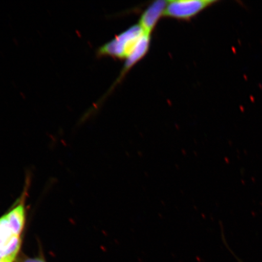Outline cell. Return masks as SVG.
I'll list each match as a JSON object with an SVG mask.
<instances>
[{"mask_svg":"<svg viewBox=\"0 0 262 262\" xmlns=\"http://www.w3.org/2000/svg\"><path fill=\"white\" fill-rule=\"evenodd\" d=\"M26 190L13 207L0 217V260L17 258L24 233Z\"/></svg>","mask_w":262,"mask_h":262,"instance_id":"6da1fadb","label":"cell"},{"mask_svg":"<svg viewBox=\"0 0 262 262\" xmlns=\"http://www.w3.org/2000/svg\"><path fill=\"white\" fill-rule=\"evenodd\" d=\"M145 33L139 24L131 26L98 48L96 51L97 57L107 56L126 60Z\"/></svg>","mask_w":262,"mask_h":262,"instance_id":"7a4b0ae2","label":"cell"},{"mask_svg":"<svg viewBox=\"0 0 262 262\" xmlns=\"http://www.w3.org/2000/svg\"><path fill=\"white\" fill-rule=\"evenodd\" d=\"M212 0H175L167 1L164 16L167 17L189 20L206 9L217 3Z\"/></svg>","mask_w":262,"mask_h":262,"instance_id":"3957f363","label":"cell"},{"mask_svg":"<svg viewBox=\"0 0 262 262\" xmlns=\"http://www.w3.org/2000/svg\"><path fill=\"white\" fill-rule=\"evenodd\" d=\"M166 5L167 1L158 0L150 4L141 15L139 25L147 34L151 35L157 23L164 16Z\"/></svg>","mask_w":262,"mask_h":262,"instance_id":"277c9868","label":"cell"},{"mask_svg":"<svg viewBox=\"0 0 262 262\" xmlns=\"http://www.w3.org/2000/svg\"><path fill=\"white\" fill-rule=\"evenodd\" d=\"M151 35L145 33L140 40L137 42L136 47L134 48L133 51L129 55V56L126 58L125 64H124L122 73L120 76L118 78L117 82L122 80L127 71L130 70L134 65L138 63L145 56L150 47V40H151Z\"/></svg>","mask_w":262,"mask_h":262,"instance_id":"5b68a950","label":"cell"},{"mask_svg":"<svg viewBox=\"0 0 262 262\" xmlns=\"http://www.w3.org/2000/svg\"><path fill=\"white\" fill-rule=\"evenodd\" d=\"M19 262H47L43 257H23Z\"/></svg>","mask_w":262,"mask_h":262,"instance_id":"8992f818","label":"cell"},{"mask_svg":"<svg viewBox=\"0 0 262 262\" xmlns=\"http://www.w3.org/2000/svg\"><path fill=\"white\" fill-rule=\"evenodd\" d=\"M15 260L12 259H3L0 260V262H14Z\"/></svg>","mask_w":262,"mask_h":262,"instance_id":"52a82bcc","label":"cell"}]
</instances>
